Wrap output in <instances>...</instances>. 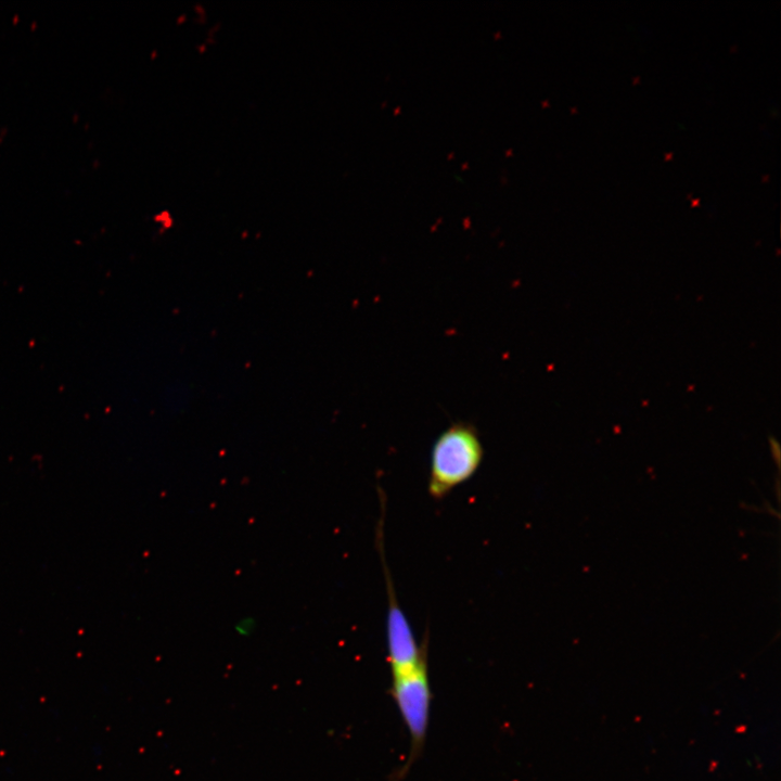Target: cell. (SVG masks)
<instances>
[{"mask_svg":"<svg viewBox=\"0 0 781 781\" xmlns=\"http://www.w3.org/2000/svg\"><path fill=\"white\" fill-rule=\"evenodd\" d=\"M390 694L411 740L409 759L398 772L399 776L408 771L421 753L426 738L432 702L427 663L408 673L392 676Z\"/></svg>","mask_w":781,"mask_h":781,"instance_id":"2","label":"cell"},{"mask_svg":"<svg viewBox=\"0 0 781 781\" xmlns=\"http://www.w3.org/2000/svg\"><path fill=\"white\" fill-rule=\"evenodd\" d=\"M484 448L476 427L456 422L436 438L430 461L427 490L441 500L454 488L468 482L478 470Z\"/></svg>","mask_w":781,"mask_h":781,"instance_id":"1","label":"cell"},{"mask_svg":"<svg viewBox=\"0 0 781 781\" xmlns=\"http://www.w3.org/2000/svg\"><path fill=\"white\" fill-rule=\"evenodd\" d=\"M382 560L386 593V645L390 675L408 673L427 663V639L418 643L411 625L397 600L392 575L384 558Z\"/></svg>","mask_w":781,"mask_h":781,"instance_id":"3","label":"cell"}]
</instances>
